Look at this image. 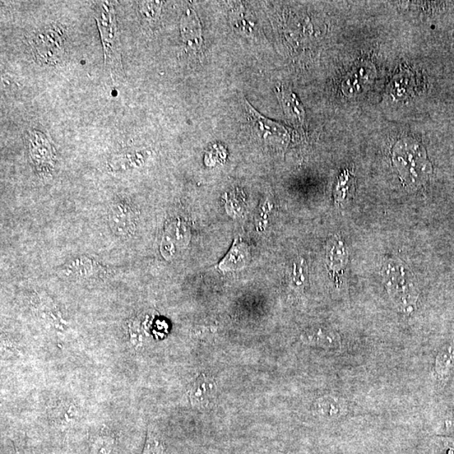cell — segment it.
Returning <instances> with one entry per match:
<instances>
[{
    "label": "cell",
    "mask_w": 454,
    "mask_h": 454,
    "mask_svg": "<svg viewBox=\"0 0 454 454\" xmlns=\"http://www.w3.org/2000/svg\"><path fill=\"white\" fill-rule=\"evenodd\" d=\"M355 179L349 171L342 173L339 180H338L337 188V200L344 202L352 196L354 191Z\"/></svg>",
    "instance_id": "cell-14"
},
{
    "label": "cell",
    "mask_w": 454,
    "mask_h": 454,
    "mask_svg": "<svg viewBox=\"0 0 454 454\" xmlns=\"http://www.w3.org/2000/svg\"><path fill=\"white\" fill-rule=\"evenodd\" d=\"M250 257L248 246L242 240L236 239L229 253L219 264V268L223 272L242 270L248 265Z\"/></svg>",
    "instance_id": "cell-9"
},
{
    "label": "cell",
    "mask_w": 454,
    "mask_h": 454,
    "mask_svg": "<svg viewBox=\"0 0 454 454\" xmlns=\"http://www.w3.org/2000/svg\"><path fill=\"white\" fill-rule=\"evenodd\" d=\"M454 364V346L444 347L436 359V372L440 378L446 377Z\"/></svg>",
    "instance_id": "cell-13"
},
{
    "label": "cell",
    "mask_w": 454,
    "mask_h": 454,
    "mask_svg": "<svg viewBox=\"0 0 454 454\" xmlns=\"http://www.w3.org/2000/svg\"><path fill=\"white\" fill-rule=\"evenodd\" d=\"M394 160L402 176L410 178L412 182L418 183L431 172V165L426 159L424 150L411 141L398 143L394 152Z\"/></svg>",
    "instance_id": "cell-2"
},
{
    "label": "cell",
    "mask_w": 454,
    "mask_h": 454,
    "mask_svg": "<svg viewBox=\"0 0 454 454\" xmlns=\"http://www.w3.org/2000/svg\"><path fill=\"white\" fill-rule=\"evenodd\" d=\"M180 31L185 50L194 54L200 53L203 45L201 26L193 9L189 8L184 11L180 21Z\"/></svg>",
    "instance_id": "cell-7"
},
{
    "label": "cell",
    "mask_w": 454,
    "mask_h": 454,
    "mask_svg": "<svg viewBox=\"0 0 454 454\" xmlns=\"http://www.w3.org/2000/svg\"><path fill=\"white\" fill-rule=\"evenodd\" d=\"M374 71L367 65H361L357 67L355 70L351 72L344 83V93L347 95H355L362 92L365 86H368Z\"/></svg>",
    "instance_id": "cell-11"
},
{
    "label": "cell",
    "mask_w": 454,
    "mask_h": 454,
    "mask_svg": "<svg viewBox=\"0 0 454 454\" xmlns=\"http://www.w3.org/2000/svg\"><path fill=\"white\" fill-rule=\"evenodd\" d=\"M58 275L71 280H102L109 272L100 263L86 256L72 258L60 268Z\"/></svg>",
    "instance_id": "cell-4"
},
{
    "label": "cell",
    "mask_w": 454,
    "mask_h": 454,
    "mask_svg": "<svg viewBox=\"0 0 454 454\" xmlns=\"http://www.w3.org/2000/svg\"><path fill=\"white\" fill-rule=\"evenodd\" d=\"M95 13L103 41L105 66L113 82L117 83L123 80L124 72L119 28L113 4L109 1L98 2Z\"/></svg>",
    "instance_id": "cell-1"
},
{
    "label": "cell",
    "mask_w": 454,
    "mask_h": 454,
    "mask_svg": "<svg viewBox=\"0 0 454 454\" xmlns=\"http://www.w3.org/2000/svg\"><path fill=\"white\" fill-rule=\"evenodd\" d=\"M318 409L322 414L336 416L342 413V405L332 398H324L318 403Z\"/></svg>",
    "instance_id": "cell-17"
},
{
    "label": "cell",
    "mask_w": 454,
    "mask_h": 454,
    "mask_svg": "<svg viewBox=\"0 0 454 454\" xmlns=\"http://www.w3.org/2000/svg\"><path fill=\"white\" fill-rule=\"evenodd\" d=\"M139 9L143 17L148 21H154L160 15L161 6L163 2L143 1L139 2Z\"/></svg>",
    "instance_id": "cell-15"
},
{
    "label": "cell",
    "mask_w": 454,
    "mask_h": 454,
    "mask_svg": "<svg viewBox=\"0 0 454 454\" xmlns=\"http://www.w3.org/2000/svg\"><path fill=\"white\" fill-rule=\"evenodd\" d=\"M33 49L36 57L48 63H58L63 54V37L58 28H46L34 36Z\"/></svg>",
    "instance_id": "cell-5"
},
{
    "label": "cell",
    "mask_w": 454,
    "mask_h": 454,
    "mask_svg": "<svg viewBox=\"0 0 454 454\" xmlns=\"http://www.w3.org/2000/svg\"><path fill=\"white\" fill-rule=\"evenodd\" d=\"M245 107L248 111L249 120L252 123L255 132H258L259 135L261 134L263 139H266L265 137L268 136L281 137L285 135L286 130L284 127L263 117L250 105L247 100H245Z\"/></svg>",
    "instance_id": "cell-10"
},
{
    "label": "cell",
    "mask_w": 454,
    "mask_h": 454,
    "mask_svg": "<svg viewBox=\"0 0 454 454\" xmlns=\"http://www.w3.org/2000/svg\"><path fill=\"white\" fill-rule=\"evenodd\" d=\"M279 92L283 107H284L287 115H288L289 117L299 120L300 122H303L304 110L302 106H301L300 102L296 99L293 93L283 89Z\"/></svg>",
    "instance_id": "cell-12"
},
{
    "label": "cell",
    "mask_w": 454,
    "mask_h": 454,
    "mask_svg": "<svg viewBox=\"0 0 454 454\" xmlns=\"http://www.w3.org/2000/svg\"><path fill=\"white\" fill-rule=\"evenodd\" d=\"M27 144L32 163L40 174L52 172L56 162L55 150L48 138L39 131L28 132Z\"/></svg>",
    "instance_id": "cell-3"
},
{
    "label": "cell",
    "mask_w": 454,
    "mask_h": 454,
    "mask_svg": "<svg viewBox=\"0 0 454 454\" xmlns=\"http://www.w3.org/2000/svg\"><path fill=\"white\" fill-rule=\"evenodd\" d=\"M138 216L131 202L127 200L115 201L109 210L110 229L119 236H132L137 229Z\"/></svg>",
    "instance_id": "cell-6"
},
{
    "label": "cell",
    "mask_w": 454,
    "mask_h": 454,
    "mask_svg": "<svg viewBox=\"0 0 454 454\" xmlns=\"http://www.w3.org/2000/svg\"><path fill=\"white\" fill-rule=\"evenodd\" d=\"M216 392L214 379L201 375L188 388V395L193 406L203 408L212 403Z\"/></svg>",
    "instance_id": "cell-8"
},
{
    "label": "cell",
    "mask_w": 454,
    "mask_h": 454,
    "mask_svg": "<svg viewBox=\"0 0 454 454\" xmlns=\"http://www.w3.org/2000/svg\"><path fill=\"white\" fill-rule=\"evenodd\" d=\"M307 342L309 344L319 345L322 347H335L337 344L336 337L324 334V333H317V334H310L307 337Z\"/></svg>",
    "instance_id": "cell-18"
},
{
    "label": "cell",
    "mask_w": 454,
    "mask_h": 454,
    "mask_svg": "<svg viewBox=\"0 0 454 454\" xmlns=\"http://www.w3.org/2000/svg\"><path fill=\"white\" fill-rule=\"evenodd\" d=\"M164 443L154 432L149 431L142 454H164Z\"/></svg>",
    "instance_id": "cell-16"
}]
</instances>
